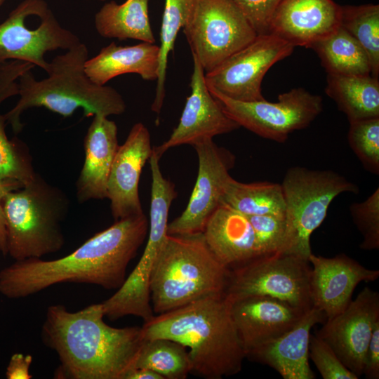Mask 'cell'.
<instances>
[{
    "mask_svg": "<svg viewBox=\"0 0 379 379\" xmlns=\"http://www.w3.org/2000/svg\"><path fill=\"white\" fill-rule=\"evenodd\" d=\"M148 225L144 213L132 215L114 221L66 256L15 260L0 271V293L10 299L23 298L62 283L118 289L147 237Z\"/></svg>",
    "mask_w": 379,
    "mask_h": 379,
    "instance_id": "6da1fadb",
    "label": "cell"
},
{
    "mask_svg": "<svg viewBox=\"0 0 379 379\" xmlns=\"http://www.w3.org/2000/svg\"><path fill=\"white\" fill-rule=\"evenodd\" d=\"M104 317L101 302L74 312L59 304L47 308L41 339L58 357L55 378L124 379L134 368L142 327H112Z\"/></svg>",
    "mask_w": 379,
    "mask_h": 379,
    "instance_id": "7a4b0ae2",
    "label": "cell"
},
{
    "mask_svg": "<svg viewBox=\"0 0 379 379\" xmlns=\"http://www.w3.org/2000/svg\"><path fill=\"white\" fill-rule=\"evenodd\" d=\"M142 334L144 340L166 338L188 347L191 373L206 379L238 373L246 358L225 295L154 315L144 322Z\"/></svg>",
    "mask_w": 379,
    "mask_h": 379,
    "instance_id": "3957f363",
    "label": "cell"
},
{
    "mask_svg": "<svg viewBox=\"0 0 379 379\" xmlns=\"http://www.w3.org/2000/svg\"><path fill=\"white\" fill-rule=\"evenodd\" d=\"M88 59V47L80 42L49 62L46 78L36 79L32 70L20 77V98L4 114L15 134L23 128L22 114L32 107H45L63 117L72 116L79 108L86 117L95 114L108 117L125 112L126 102L115 88L97 84L88 77L85 72Z\"/></svg>",
    "mask_w": 379,
    "mask_h": 379,
    "instance_id": "277c9868",
    "label": "cell"
},
{
    "mask_svg": "<svg viewBox=\"0 0 379 379\" xmlns=\"http://www.w3.org/2000/svg\"><path fill=\"white\" fill-rule=\"evenodd\" d=\"M229 275L230 269L213 254L202 232L168 234L149 278L153 312L223 295Z\"/></svg>",
    "mask_w": 379,
    "mask_h": 379,
    "instance_id": "5b68a950",
    "label": "cell"
},
{
    "mask_svg": "<svg viewBox=\"0 0 379 379\" xmlns=\"http://www.w3.org/2000/svg\"><path fill=\"white\" fill-rule=\"evenodd\" d=\"M7 255L15 260L59 251L65 244L62 224L69 208L65 193L39 173L3 200Z\"/></svg>",
    "mask_w": 379,
    "mask_h": 379,
    "instance_id": "8992f818",
    "label": "cell"
},
{
    "mask_svg": "<svg viewBox=\"0 0 379 379\" xmlns=\"http://www.w3.org/2000/svg\"><path fill=\"white\" fill-rule=\"evenodd\" d=\"M286 206V230L280 253L307 259L310 237L323 222L330 204L342 193L357 194L359 187L331 170L289 168L281 183Z\"/></svg>",
    "mask_w": 379,
    "mask_h": 379,
    "instance_id": "52a82bcc",
    "label": "cell"
},
{
    "mask_svg": "<svg viewBox=\"0 0 379 379\" xmlns=\"http://www.w3.org/2000/svg\"><path fill=\"white\" fill-rule=\"evenodd\" d=\"M311 271L309 260L295 255H260L230 269L225 295L230 301L268 296L306 312L314 307Z\"/></svg>",
    "mask_w": 379,
    "mask_h": 379,
    "instance_id": "ba28073f",
    "label": "cell"
},
{
    "mask_svg": "<svg viewBox=\"0 0 379 379\" xmlns=\"http://www.w3.org/2000/svg\"><path fill=\"white\" fill-rule=\"evenodd\" d=\"M159 159L152 151L149 159L152 173L149 231L143 253L121 286L108 298L110 307L121 316L133 315L147 319L153 314L150 274L168 235L169 209L177 197L173 183L161 171Z\"/></svg>",
    "mask_w": 379,
    "mask_h": 379,
    "instance_id": "9c48e42d",
    "label": "cell"
},
{
    "mask_svg": "<svg viewBox=\"0 0 379 379\" xmlns=\"http://www.w3.org/2000/svg\"><path fill=\"white\" fill-rule=\"evenodd\" d=\"M80 42L60 24L44 0H23L0 23V65L20 60L46 72L47 52L67 51Z\"/></svg>",
    "mask_w": 379,
    "mask_h": 379,
    "instance_id": "30bf717a",
    "label": "cell"
},
{
    "mask_svg": "<svg viewBox=\"0 0 379 379\" xmlns=\"http://www.w3.org/2000/svg\"><path fill=\"white\" fill-rule=\"evenodd\" d=\"M182 30L205 73L258 35L233 0H197Z\"/></svg>",
    "mask_w": 379,
    "mask_h": 379,
    "instance_id": "8fae6325",
    "label": "cell"
},
{
    "mask_svg": "<svg viewBox=\"0 0 379 379\" xmlns=\"http://www.w3.org/2000/svg\"><path fill=\"white\" fill-rule=\"evenodd\" d=\"M208 89L225 112L240 127L279 143L286 141L292 132L309 126L323 109L322 98L302 88L279 94L277 102L265 99L239 101Z\"/></svg>",
    "mask_w": 379,
    "mask_h": 379,
    "instance_id": "7c38bea8",
    "label": "cell"
},
{
    "mask_svg": "<svg viewBox=\"0 0 379 379\" xmlns=\"http://www.w3.org/2000/svg\"><path fill=\"white\" fill-rule=\"evenodd\" d=\"M294 46L272 34H258L212 71L205 73L208 88L239 101L264 100L262 79L276 62L291 55Z\"/></svg>",
    "mask_w": 379,
    "mask_h": 379,
    "instance_id": "4fadbf2b",
    "label": "cell"
},
{
    "mask_svg": "<svg viewBox=\"0 0 379 379\" xmlns=\"http://www.w3.org/2000/svg\"><path fill=\"white\" fill-rule=\"evenodd\" d=\"M192 146L199 159L197 181L184 211L168 224V234L203 232L208 219L221 204L225 184L231 176L230 170L235 163L234 155L218 146L213 139Z\"/></svg>",
    "mask_w": 379,
    "mask_h": 379,
    "instance_id": "5bb4252c",
    "label": "cell"
},
{
    "mask_svg": "<svg viewBox=\"0 0 379 379\" xmlns=\"http://www.w3.org/2000/svg\"><path fill=\"white\" fill-rule=\"evenodd\" d=\"M325 321L317 335L324 340L344 366L359 378L363 375L373 327L379 321V293L364 288L345 310Z\"/></svg>",
    "mask_w": 379,
    "mask_h": 379,
    "instance_id": "9a60e30c",
    "label": "cell"
},
{
    "mask_svg": "<svg viewBox=\"0 0 379 379\" xmlns=\"http://www.w3.org/2000/svg\"><path fill=\"white\" fill-rule=\"evenodd\" d=\"M192 58L191 93L187 98L178 125L169 138L153 147V152L159 159L172 147L182 145L192 146L197 142L213 139L215 135L230 133L240 127L225 112L219 101L211 93L203 68L197 58Z\"/></svg>",
    "mask_w": 379,
    "mask_h": 379,
    "instance_id": "2e32d148",
    "label": "cell"
},
{
    "mask_svg": "<svg viewBox=\"0 0 379 379\" xmlns=\"http://www.w3.org/2000/svg\"><path fill=\"white\" fill-rule=\"evenodd\" d=\"M152 151L147 128L140 122L135 124L119 146L108 176L107 198L114 221L143 213L139 181Z\"/></svg>",
    "mask_w": 379,
    "mask_h": 379,
    "instance_id": "e0dca14e",
    "label": "cell"
},
{
    "mask_svg": "<svg viewBox=\"0 0 379 379\" xmlns=\"http://www.w3.org/2000/svg\"><path fill=\"white\" fill-rule=\"evenodd\" d=\"M308 260L313 306L326 319L345 310L360 282L375 281L379 277V270L366 268L344 253L326 258L312 253Z\"/></svg>",
    "mask_w": 379,
    "mask_h": 379,
    "instance_id": "ac0fdd59",
    "label": "cell"
},
{
    "mask_svg": "<svg viewBox=\"0 0 379 379\" xmlns=\"http://www.w3.org/2000/svg\"><path fill=\"white\" fill-rule=\"evenodd\" d=\"M230 302L231 316L246 357L291 329L307 312L268 296H250Z\"/></svg>",
    "mask_w": 379,
    "mask_h": 379,
    "instance_id": "d6986e66",
    "label": "cell"
},
{
    "mask_svg": "<svg viewBox=\"0 0 379 379\" xmlns=\"http://www.w3.org/2000/svg\"><path fill=\"white\" fill-rule=\"evenodd\" d=\"M341 6L333 0H282L269 26V34L294 47L310 48L340 26Z\"/></svg>",
    "mask_w": 379,
    "mask_h": 379,
    "instance_id": "ffe728a7",
    "label": "cell"
},
{
    "mask_svg": "<svg viewBox=\"0 0 379 379\" xmlns=\"http://www.w3.org/2000/svg\"><path fill=\"white\" fill-rule=\"evenodd\" d=\"M325 320L324 313L313 307L291 329L251 351L246 357L272 367L284 379H314L309 364L310 331Z\"/></svg>",
    "mask_w": 379,
    "mask_h": 379,
    "instance_id": "44dd1931",
    "label": "cell"
},
{
    "mask_svg": "<svg viewBox=\"0 0 379 379\" xmlns=\"http://www.w3.org/2000/svg\"><path fill=\"white\" fill-rule=\"evenodd\" d=\"M117 134L114 121L100 114L93 117L84 141V165L76 182L80 204L107 198L108 176L119 146Z\"/></svg>",
    "mask_w": 379,
    "mask_h": 379,
    "instance_id": "7402d4cb",
    "label": "cell"
},
{
    "mask_svg": "<svg viewBox=\"0 0 379 379\" xmlns=\"http://www.w3.org/2000/svg\"><path fill=\"white\" fill-rule=\"evenodd\" d=\"M216 258L229 269L262 255L246 215L221 203L202 232Z\"/></svg>",
    "mask_w": 379,
    "mask_h": 379,
    "instance_id": "603a6c76",
    "label": "cell"
},
{
    "mask_svg": "<svg viewBox=\"0 0 379 379\" xmlns=\"http://www.w3.org/2000/svg\"><path fill=\"white\" fill-rule=\"evenodd\" d=\"M159 58V46L154 43L124 46L112 42L86 60L85 72L99 85H106L113 78L130 73L137 74L144 80L157 81Z\"/></svg>",
    "mask_w": 379,
    "mask_h": 379,
    "instance_id": "cb8c5ba5",
    "label": "cell"
},
{
    "mask_svg": "<svg viewBox=\"0 0 379 379\" xmlns=\"http://www.w3.org/2000/svg\"><path fill=\"white\" fill-rule=\"evenodd\" d=\"M148 4L149 0H126L121 4L114 1L105 3L95 15L97 32L107 39L154 44Z\"/></svg>",
    "mask_w": 379,
    "mask_h": 379,
    "instance_id": "d4e9b609",
    "label": "cell"
},
{
    "mask_svg": "<svg viewBox=\"0 0 379 379\" xmlns=\"http://www.w3.org/2000/svg\"><path fill=\"white\" fill-rule=\"evenodd\" d=\"M326 81V93L349 122L379 117L378 77L328 74Z\"/></svg>",
    "mask_w": 379,
    "mask_h": 379,
    "instance_id": "484cf974",
    "label": "cell"
},
{
    "mask_svg": "<svg viewBox=\"0 0 379 379\" xmlns=\"http://www.w3.org/2000/svg\"><path fill=\"white\" fill-rule=\"evenodd\" d=\"M221 203L245 215H269L285 219L284 197L279 183H244L230 176L225 184Z\"/></svg>",
    "mask_w": 379,
    "mask_h": 379,
    "instance_id": "4316f807",
    "label": "cell"
},
{
    "mask_svg": "<svg viewBox=\"0 0 379 379\" xmlns=\"http://www.w3.org/2000/svg\"><path fill=\"white\" fill-rule=\"evenodd\" d=\"M310 48L319 56L328 74L366 76L371 74L368 55L357 41L340 26Z\"/></svg>",
    "mask_w": 379,
    "mask_h": 379,
    "instance_id": "83f0119b",
    "label": "cell"
},
{
    "mask_svg": "<svg viewBox=\"0 0 379 379\" xmlns=\"http://www.w3.org/2000/svg\"><path fill=\"white\" fill-rule=\"evenodd\" d=\"M134 368L150 369L164 379H185L191 373L186 347L162 338L143 340Z\"/></svg>",
    "mask_w": 379,
    "mask_h": 379,
    "instance_id": "f1b7e54d",
    "label": "cell"
},
{
    "mask_svg": "<svg viewBox=\"0 0 379 379\" xmlns=\"http://www.w3.org/2000/svg\"><path fill=\"white\" fill-rule=\"evenodd\" d=\"M197 0H165L159 46V72L155 97L151 109L159 114L165 97V81L168 58L173 50L179 31L187 22Z\"/></svg>",
    "mask_w": 379,
    "mask_h": 379,
    "instance_id": "f546056e",
    "label": "cell"
},
{
    "mask_svg": "<svg viewBox=\"0 0 379 379\" xmlns=\"http://www.w3.org/2000/svg\"><path fill=\"white\" fill-rule=\"evenodd\" d=\"M340 26L366 53L372 76L379 75V6H341Z\"/></svg>",
    "mask_w": 379,
    "mask_h": 379,
    "instance_id": "4dcf8cb0",
    "label": "cell"
},
{
    "mask_svg": "<svg viewBox=\"0 0 379 379\" xmlns=\"http://www.w3.org/2000/svg\"><path fill=\"white\" fill-rule=\"evenodd\" d=\"M6 124L5 115L0 114V182L15 180L24 186L34 179L36 172L28 147L16 137L8 138Z\"/></svg>",
    "mask_w": 379,
    "mask_h": 379,
    "instance_id": "1f68e13d",
    "label": "cell"
},
{
    "mask_svg": "<svg viewBox=\"0 0 379 379\" xmlns=\"http://www.w3.org/2000/svg\"><path fill=\"white\" fill-rule=\"evenodd\" d=\"M350 123L349 145L365 169L379 173V117Z\"/></svg>",
    "mask_w": 379,
    "mask_h": 379,
    "instance_id": "d6a6232c",
    "label": "cell"
},
{
    "mask_svg": "<svg viewBox=\"0 0 379 379\" xmlns=\"http://www.w3.org/2000/svg\"><path fill=\"white\" fill-rule=\"evenodd\" d=\"M352 220L361 232L363 240L359 247L364 250L379 248V189L364 201L350 206Z\"/></svg>",
    "mask_w": 379,
    "mask_h": 379,
    "instance_id": "836d02e7",
    "label": "cell"
},
{
    "mask_svg": "<svg viewBox=\"0 0 379 379\" xmlns=\"http://www.w3.org/2000/svg\"><path fill=\"white\" fill-rule=\"evenodd\" d=\"M262 255L280 253L284 239L285 219L269 215H246Z\"/></svg>",
    "mask_w": 379,
    "mask_h": 379,
    "instance_id": "e575fe53",
    "label": "cell"
},
{
    "mask_svg": "<svg viewBox=\"0 0 379 379\" xmlns=\"http://www.w3.org/2000/svg\"><path fill=\"white\" fill-rule=\"evenodd\" d=\"M309 357L324 379L359 378L344 366L331 346L317 335H310Z\"/></svg>",
    "mask_w": 379,
    "mask_h": 379,
    "instance_id": "d590c367",
    "label": "cell"
},
{
    "mask_svg": "<svg viewBox=\"0 0 379 379\" xmlns=\"http://www.w3.org/2000/svg\"><path fill=\"white\" fill-rule=\"evenodd\" d=\"M257 34H269L272 17L282 0H233Z\"/></svg>",
    "mask_w": 379,
    "mask_h": 379,
    "instance_id": "8d00e7d4",
    "label": "cell"
},
{
    "mask_svg": "<svg viewBox=\"0 0 379 379\" xmlns=\"http://www.w3.org/2000/svg\"><path fill=\"white\" fill-rule=\"evenodd\" d=\"M34 67L20 60H11L0 65V105L7 99L18 95L20 77Z\"/></svg>",
    "mask_w": 379,
    "mask_h": 379,
    "instance_id": "74e56055",
    "label": "cell"
},
{
    "mask_svg": "<svg viewBox=\"0 0 379 379\" xmlns=\"http://www.w3.org/2000/svg\"><path fill=\"white\" fill-rule=\"evenodd\" d=\"M363 374L368 379L379 378V321L373 327L366 351Z\"/></svg>",
    "mask_w": 379,
    "mask_h": 379,
    "instance_id": "f35d334b",
    "label": "cell"
},
{
    "mask_svg": "<svg viewBox=\"0 0 379 379\" xmlns=\"http://www.w3.org/2000/svg\"><path fill=\"white\" fill-rule=\"evenodd\" d=\"M32 362L31 354L22 353L13 354L6 368V375L8 379H30L32 378L29 368Z\"/></svg>",
    "mask_w": 379,
    "mask_h": 379,
    "instance_id": "ab89813d",
    "label": "cell"
},
{
    "mask_svg": "<svg viewBox=\"0 0 379 379\" xmlns=\"http://www.w3.org/2000/svg\"><path fill=\"white\" fill-rule=\"evenodd\" d=\"M23 185L15 180H6L0 182V251L4 255H7L6 232L5 220L3 211V200L6 194L11 191L18 190Z\"/></svg>",
    "mask_w": 379,
    "mask_h": 379,
    "instance_id": "60d3db41",
    "label": "cell"
},
{
    "mask_svg": "<svg viewBox=\"0 0 379 379\" xmlns=\"http://www.w3.org/2000/svg\"><path fill=\"white\" fill-rule=\"evenodd\" d=\"M124 379H164L157 373L145 368H134L126 375Z\"/></svg>",
    "mask_w": 379,
    "mask_h": 379,
    "instance_id": "b9f144b4",
    "label": "cell"
},
{
    "mask_svg": "<svg viewBox=\"0 0 379 379\" xmlns=\"http://www.w3.org/2000/svg\"><path fill=\"white\" fill-rule=\"evenodd\" d=\"M5 1L6 0H0V8L3 6V4H4ZM86 1H91V0H86ZM95 1H108V0H95Z\"/></svg>",
    "mask_w": 379,
    "mask_h": 379,
    "instance_id": "7bdbcfd3",
    "label": "cell"
}]
</instances>
